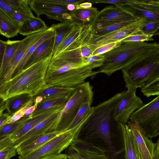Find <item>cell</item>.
Returning <instances> with one entry per match:
<instances>
[{
  "mask_svg": "<svg viewBox=\"0 0 159 159\" xmlns=\"http://www.w3.org/2000/svg\"><path fill=\"white\" fill-rule=\"evenodd\" d=\"M125 92L118 93L93 107V111L82 125L79 137L100 138L104 141L112 155L117 156L122 151L117 150L111 140L113 129L118 123L113 118L114 110Z\"/></svg>",
  "mask_w": 159,
  "mask_h": 159,
  "instance_id": "obj_1",
  "label": "cell"
},
{
  "mask_svg": "<svg viewBox=\"0 0 159 159\" xmlns=\"http://www.w3.org/2000/svg\"><path fill=\"white\" fill-rule=\"evenodd\" d=\"M52 54L22 69L9 80L0 86L2 101L16 95L27 94L33 97L48 88L46 77L52 58Z\"/></svg>",
  "mask_w": 159,
  "mask_h": 159,
  "instance_id": "obj_2",
  "label": "cell"
},
{
  "mask_svg": "<svg viewBox=\"0 0 159 159\" xmlns=\"http://www.w3.org/2000/svg\"><path fill=\"white\" fill-rule=\"evenodd\" d=\"M159 51V43L145 42H122L118 46L104 54L105 61L98 71L111 75L124 69L139 59Z\"/></svg>",
  "mask_w": 159,
  "mask_h": 159,
  "instance_id": "obj_3",
  "label": "cell"
},
{
  "mask_svg": "<svg viewBox=\"0 0 159 159\" xmlns=\"http://www.w3.org/2000/svg\"><path fill=\"white\" fill-rule=\"evenodd\" d=\"M122 70L126 88H142L159 78V51L139 59Z\"/></svg>",
  "mask_w": 159,
  "mask_h": 159,
  "instance_id": "obj_4",
  "label": "cell"
},
{
  "mask_svg": "<svg viewBox=\"0 0 159 159\" xmlns=\"http://www.w3.org/2000/svg\"><path fill=\"white\" fill-rule=\"evenodd\" d=\"M75 91L53 123L54 130L67 131L81 107L87 102H92L93 87L89 82L77 86Z\"/></svg>",
  "mask_w": 159,
  "mask_h": 159,
  "instance_id": "obj_5",
  "label": "cell"
},
{
  "mask_svg": "<svg viewBox=\"0 0 159 159\" xmlns=\"http://www.w3.org/2000/svg\"><path fill=\"white\" fill-rule=\"evenodd\" d=\"M85 121L56 136L33 151L20 155L18 159H44L61 153L78 138L80 130Z\"/></svg>",
  "mask_w": 159,
  "mask_h": 159,
  "instance_id": "obj_6",
  "label": "cell"
},
{
  "mask_svg": "<svg viewBox=\"0 0 159 159\" xmlns=\"http://www.w3.org/2000/svg\"><path fill=\"white\" fill-rule=\"evenodd\" d=\"M129 120L137 123L149 139L159 134V95L134 112Z\"/></svg>",
  "mask_w": 159,
  "mask_h": 159,
  "instance_id": "obj_7",
  "label": "cell"
},
{
  "mask_svg": "<svg viewBox=\"0 0 159 159\" xmlns=\"http://www.w3.org/2000/svg\"><path fill=\"white\" fill-rule=\"evenodd\" d=\"M92 69L87 65L52 77L46 82L48 88L53 87L75 88L84 83L87 78L95 76L99 73L98 71H93Z\"/></svg>",
  "mask_w": 159,
  "mask_h": 159,
  "instance_id": "obj_8",
  "label": "cell"
},
{
  "mask_svg": "<svg viewBox=\"0 0 159 159\" xmlns=\"http://www.w3.org/2000/svg\"><path fill=\"white\" fill-rule=\"evenodd\" d=\"M146 18L143 17L139 21L126 27L104 34H93L92 31L84 44L93 51L97 48L107 43L122 41L135 33L143 25Z\"/></svg>",
  "mask_w": 159,
  "mask_h": 159,
  "instance_id": "obj_9",
  "label": "cell"
},
{
  "mask_svg": "<svg viewBox=\"0 0 159 159\" xmlns=\"http://www.w3.org/2000/svg\"><path fill=\"white\" fill-rule=\"evenodd\" d=\"M66 150L68 159H110L105 148L78 138Z\"/></svg>",
  "mask_w": 159,
  "mask_h": 159,
  "instance_id": "obj_10",
  "label": "cell"
},
{
  "mask_svg": "<svg viewBox=\"0 0 159 159\" xmlns=\"http://www.w3.org/2000/svg\"><path fill=\"white\" fill-rule=\"evenodd\" d=\"M127 89L115 108L113 115V119L123 125L127 124L131 115L144 105L141 98L136 94V89Z\"/></svg>",
  "mask_w": 159,
  "mask_h": 159,
  "instance_id": "obj_11",
  "label": "cell"
},
{
  "mask_svg": "<svg viewBox=\"0 0 159 159\" xmlns=\"http://www.w3.org/2000/svg\"><path fill=\"white\" fill-rule=\"evenodd\" d=\"M134 9L125 3L107 6L99 11L94 22L114 23L140 19L143 17L137 15Z\"/></svg>",
  "mask_w": 159,
  "mask_h": 159,
  "instance_id": "obj_12",
  "label": "cell"
},
{
  "mask_svg": "<svg viewBox=\"0 0 159 159\" xmlns=\"http://www.w3.org/2000/svg\"><path fill=\"white\" fill-rule=\"evenodd\" d=\"M29 4L31 10L38 17L44 14L49 19L61 22L72 21L71 12L65 7L51 3L47 0H29Z\"/></svg>",
  "mask_w": 159,
  "mask_h": 159,
  "instance_id": "obj_13",
  "label": "cell"
},
{
  "mask_svg": "<svg viewBox=\"0 0 159 159\" xmlns=\"http://www.w3.org/2000/svg\"><path fill=\"white\" fill-rule=\"evenodd\" d=\"M127 125L131 130L135 148L140 159H157L156 143L149 139L136 122L130 120Z\"/></svg>",
  "mask_w": 159,
  "mask_h": 159,
  "instance_id": "obj_14",
  "label": "cell"
},
{
  "mask_svg": "<svg viewBox=\"0 0 159 159\" xmlns=\"http://www.w3.org/2000/svg\"><path fill=\"white\" fill-rule=\"evenodd\" d=\"M48 29L30 35L22 39L21 43L9 65L0 76V86L11 78L29 48L46 33Z\"/></svg>",
  "mask_w": 159,
  "mask_h": 159,
  "instance_id": "obj_15",
  "label": "cell"
},
{
  "mask_svg": "<svg viewBox=\"0 0 159 159\" xmlns=\"http://www.w3.org/2000/svg\"><path fill=\"white\" fill-rule=\"evenodd\" d=\"M92 50L86 44L75 48L66 49L52 58L50 64L53 65L74 63L88 65L84 58L92 55Z\"/></svg>",
  "mask_w": 159,
  "mask_h": 159,
  "instance_id": "obj_16",
  "label": "cell"
},
{
  "mask_svg": "<svg viewBox=\"0 0 159 159\" xmlns=\"http://www.w3.org/2000/svg\"><path fill=\"white\" fill-rule=\"evenodd\" d=\"M65 131L55 130L31 137L24 141L17 147V153L20 155L29 152Z\"/></svg>",
  "mask_w": 159,
  "mask_h": 159,
  "instance_id": "obj_17",
  "label": "cell"
},
{
  "mask_svg": "<svg viewBox=\"0 0 159 159\" xmlns=\"http://www.w3.org/2000/svg\"><path fill=\"white\" fill-rule=\"evenodd\" d=\"M64 106L52 107L39 113L28 120L16 131L10 135V138L14 142L52 114L61 112Z\"/></svg>",
  "mask_w": 159,
  "mask_h": 159,
  "instance_id": "obj_18",
  "label": "cell"
},
{
  "mask_svg": "<svg viewBox=\"0 0 159 159\" xmlns=\"http://www.w3.org/2000/svg\"><path fill=\"white\" fill-rule=\"evenodd\" d=\"M21 24L11 16L0 9V33L8 38L16 36Z\"/></svg>",
  "mask_w": 159,
  "mask_h": 159,
  "instance_id": "obj_19",
  "label": "cell"
},
{
  "mask_svg": "<svg viewBox=\"0 0 159 159\" xmlns=\"http://www.w3.org/2000/svg\"><path fill=\"white\" fill-rule=\"evenodd\" d=\"M60 112L53 114L40 122L32 129L16 141L14 142L15 146L17 148L24 141L33 136L54 131L52 124Z\"/></svg>",
  "mask_w": 159,
  "mask_h": 159,
  "instance_id": "obj_20",
  "label": "cell"
},
{
  "mask_svg": "<svg viewBox=\"0 0 159 159\" xmlns=\"http://www.w3.org/2000/svg\"><path fill=\"white\" fill-rule=\"evenodd\" d=\"M124 145L125 159H140L136 151L131 130L126 125L119 124Z\"/></svg>",
  "mask_w": 159,
  "mask_h": 159,
  "instance_id": "obj_21",
  "label": "cell"
},
{
  "mask_svg": "<svg viewBox=\"0 0 159 159\" xmlns=\"http://www.w3.org/2000/svg\"><path fill=\"white\" fill-rule=\"evenodd\" d=\"M54 42V36L47 39L41 43L28 58L22 69L52 54Z\"/></svg>",
  "mask_w": 159,
  "mask_h": 159,
  "instance_id": "obj_22",
  "label": "cell"
},
{
  "mask_svg": "<svg viewBox=\"0 0 159 159\" xmlns=\"http://www.w3.org/2000/svg\"><path fill=\"white\" fill-rule=\"evenodd\" d=\"M48 28L40 18L34 16L21 25L19 33L27 36L45 31Z\"/></svg>",
  "mask_w": 159,
  "mask_h": 159,
  "instance_id": "obj_23",
  "label": "cell"
},
{
  "mask_svg": "<svg viewBox=\"0 0 159 159\" xmlns=\"http://www.w3.org/2000/svg\"><path fill=\"white\" fill-rule=\"evenodd\" d=\"M99 11L96 7L75 10L71 12L72 21L84 25L93 23Z\"/></svg>",
  "mask_w": 159,
  "mask_h": 159,
  "instance_id": "obj_24",
  "label": "cell"
},
{
  "mask_svg": "<svg viewBox=\"0 0 159 159\" xmlns=\"http://www.w3.org/2000/svg\"><path fill=\"white\" fill-rule=\"evenodd\" d=\"M73 94L66 95L42 100L37 104L35 110L29 116L30 117L32 118L39 113L52 107L64 106Z\"/></svg>",
  "mask_w": 159,
  "mask_h": 159,
  "instance_id": "obj_25",
  "label": "cell"
},
{
  "mask_svg": "<svg viewBox=\"0 0 159 159\" xmlns=\"http://www.w3.org/2000/svg\"><path fill=\"white\" fill-rule=\"evenodd\" d=\"M73 24L74 22L72 21H66L53 24L51 25L55 33L52 58L54 56L58 47L71 29Z\"/></svg>",
  "mask_w": 159,
  "mask_h": 159,
  "instance_id": "obj_26",
  "label": "cell"
},
{
  "mask_svg": "<svg viewBox=\"0 0 159 159\" xmlns=\"http://www.w3.org/2000/svg\"><path fill=\"white\" fill-rule=\"evenodd\" d=\"M33 99L27 94L16 95L5 101L7 113L11 117L16 112L25 106Z\"/></svg>",
  "mask_w": 159,
  "mask_h": 159,
  "instance_id": "obj_27",
  "label": "cell"
},
{
  "mask_svg": "<svg viewBox=\"0 0 159 159\" xmlns=\"http://www.w3.org/2000/svg\"><path fill=\"white\" fill-rule=\"evenodd\" d=\"M22 41L21 40L6 41V45L3 59L0 62V76L9 65Z\"/></svg>",
  "mask_w": 159,
  "mask_h": 159,
  "instance_id": "obj_28",
  "label": "cell"
},
{
  "mask_svg": "<svg viewBox=\"0 0 159 159\" xmlns=\"http://www.w3.org/2000/svg\"><path fill=\"white\" fill-rule=\"evenodd\" d=\"M75 88L51 87L42 90L33 97V98L39 97L43 100L65 95L73 94L75 92Z\"/></svg>",
  "mask_w": 159,
  "mask_h": 159,
  "instance_id": "obj_29",
  "label": "cell"
},
{
  "mask_svg": "<svg viewBox=\"0 0 159 159\" xmlns=\"http://www.w3.org/2000/svg\"><path fill=\"white\" fill-rule=\"evenodd\" d=\"M17 153V148L10 135L0 138V159H10Z\"/></svg>",
  "mask_w": 159,
  "mask_h": 159,
  "instance_id": "obj_30",
  "label": "cell"
},
{
  "mask_svg": "<svg viewBox=\"0 0 159 159\" xmlns=\"http://www.w3.org/2000/svg\"><path fill=\"white\" fill-rule=\"evenodd\" d=\"M54 36L55 33L53 29L51 26L48 28L46 33L39 40L30 47L21 61L15 70L12 77L22 70L24 64L28 58L41 43L47 39Z\"/></svg>",
  "mask_w": 159,
  "mask_h": 159,
  "instance_id": "obj_31",
  "label": "cell"
},
{
  "mask_svg": "<svg viewBox=\"0 0 159 159\" xmlns=\"http://www.w3.org/2000/svg\"><path fill=\"white\" fill-rule=\"evenodd\" d=\"M86 65H87L74 63H67L59 65L49 64L46 75V82L52 77L66 72L71 70Z\"/></svg>",
  "mask_w": 159,
  "mask_h": 159,
  "instance_id": "obj_32",
  "label": "cell"
},
{
  "mask_svg": "<svg viewBox=\"0 0 159 159\" xmlns=\"http://www.w3.org/2000/svg\"><path fill=\"white\" fill-rule=\"evenodd\" d=\"M29 0H0V9L13 16L16 11L29 5Z\"/></svg>",
  "mask_w": 159,
  "mask_h": 159,
  "instance_id": "obj_33",
  "label": "cell"
},
{
  "mask_svg": "<svg viewBox=\"0 0 159 159\" xmlns=\"http://www.w3.org/2000/svg\"><path fill=\"white\" fill-rule=\"evenodd\" d=\"M92 103L87 102L81 107L67 130L76 127L90 115L93 108L91 107Z\"/></svg>",
  "mask_w": 159,
  "mask_h": 159,
  "instance_id": "obj_34",
  "label": "cell"
},
{
  "mask_svg": "<svg viewBox=\"0 0 159 159\" xmlns=\"http://www.w3.org/2000/svg\"><path fill=\"white\" fill-rule=\"evenodd\" d=\"M31 118L24 116L14 122L7 123L0 128V138L11 135Z\"/></svg>",
  "mask_w": 159,
  "mask_h": 159,
  "instance_id": "obj_35",
  "label": "cell"
},
{
  "mask_svg": "<svg viewBox=\"0 0 159 159\" xmlns=\"http://www.w3.org/2000/svg\"><path fill=\"white\" fill-rule=\"evenodd\" d=\"M142 18L139 19L114 23L100 29L96 30H92V32L93 34L97 35L104 34L128 26L139 21Z\"/></svg>",
  "mask_w": 159,
  "mask_h": 159,
  "instance_id": "obj_36",
  "label": "cell"
},
{
  "mask_svg": "<svg viewBox=\"0 0 159 159\" xmlns=\"http://www.w3.org/2000/svg\"><path fill=\"white\" fill-rule=\"evenodd\" d=\"M159 28V21L146 19L143 26L136 32L153 36Z\"/></svg>",
  "mask_w": 159,
  "mask_h": 159,
  "instance_id": "obj_37",
  "label": "cell"
},
{
  "mask_svg": "<svg viewBox=\"0 0 159 159\" xmlns=\"http://www.w3.org/2000/svg\"><path fill=\"white\" fill-rule=\"evenodd\" d=\"M128 2L141 6L159 15V0H128Z\"/></svg>",
  "mask_w": 159,
  "mask_h": 159,
  "instance_id": "obj_38",
  "label": "cell"
},
{
  "mask_svg": "<svg viewBox=\"0 0 159 159\" xmlns=\"http://www.w3.org/2000/svg\"><path fill=\"white\" fill-rule=\"evenodd\" d=\"M125 3L128 6L134 9L139 16L146 19L159 21V15L139 6L129 3L128 0Z\"/></svg>",
  "mask_w": 159,
  "mask_h": 159,
  "instance_id": "obj_39",
  "label": "cell"
},
{
  "mask_svg": "<svg viewBox=\"0 0 159 159\" xmlns=\"http://www.w3.org/2000/svg\"><path fill=\"white\" fill-rule=\"evenodd\" d=\"M13 16L21 25L25 21L35 16L33 14L29 5L16 11Z\"/></svg>",
  "mask_w": 159,
  "mask_h": 159,
  "instance_id": "obj_40",
  "label": "cell"
},
{
  "mask_svg": "<svg viewBox=\"0 0 159 159\" xmlns=\"http://www.w3.org/2000/svg\"><path fill=\"white\" fill-rule=\"evenodd\" d=\"M143 95L148 98L159 95V78L144 86L141 89Z\"/></svg>",
  "mask_w": 159,
  "mask_h": 159,
  "instance_id": "obj_41",
  "label": "cell"
},
{
  "mask_svg": "<svg viewBox=\"0 0 159 159\" xmlns=\"http://www.w3.org/2000/svg\"><path fill=\"white\" fill-rule=\"evenodd\" d=\"M84 60L89 63L88 66L93 69L102 66L105 62V57L104 54H102L85 57Z\"/></svg>",
  "mask_w": 159,
  "mask_h": 159,
  "instance_id": "obj_42",
  "label": "cell"
},
{
  "mask_svg": "<svg viewBox=\"0 0 159 159\" xmlns=\"http://www.w3.org/2000/svg\"><path fill=\"white\" fill-rule=\"evenodd\" d=\"M121 43V41H119L102 46L93 51L92 56L103 54L118 46Z\"/></svg>",
  "mask_w": 159,
  "mask_h": 159,
  "instance_id": "obj_43",
  "label": "cell"
},
{
  "mask_svg": "<svg viewBox=\"0 0 159 159\" xmlns=\"http://www.w3.org/2000/svg\"><path fill=\"white\" fill-rule=\"evenodd\" d=\"M137 32V31H136ZM136 32L134 34L124 39L122 42H144L146 41H153V36L143 34H138Z\"/></svg>",
  "mask_w": 159,
  "mask_h": 159,
  "instance_id": "obj_44",
  "label": "cell"
},
{
  "mask_svg": "<svg viewBox=\"0 0 159 159\" xmlns=\"http://www.w3.org/2000/svg\"><path fill=\"white\" fill-rule=\"evenodd\" d=\"M34 103V101L33 98L25 106L13 115L8 121L7 123L14 122L24 117L27 109L33 106Z\"/></svg>",
  "mask_w": 159,
  "mask_h": 159,
  "instance_id": "obj_45",
  "label": "cell"
},
{
  "mask_svg": "<svg viewBox=\"0 0 159 159\" xmlns=\"http://www.w3.org/2000/svg\"><path fill=\"white\" fill-rule=\"evenodd\" d=\"M51 3L66 7L69 4L73 3L78 7L79 4L82 3L84 0H47ZM78 8L77 9H78Z\"/></svg>",
  "mask_w": 159,
  "mask_h": 159,
  "instance_id": "obj_46",
  "label": "cell"
},
{
  "mask_svg": "<svg viewBox=\"0 0 159 159\" xmlns=\"http://www.w3.org/2000/svg\"><path fill=\"white\" fill-rule=\"evenodd\" d=\"M127 0H88L87 1L93 3H107L116 5L127 2Z\"/></svg>",
  "mask_w": 159,
  "mask_h": 159,
  "instance_id": "obj_47",
  "label": "cell"
},
{
  "mask_svg": "<svg viewBox=\"0 0 159 159\" xmlns=\"http://www.w3.org/2000/svg\"><path fill=\"white\" fill-rule=\"evenodd\" d=\"M11 117L7 112L0 115V128L7 124Z\"/></svg>",
  "mask_w": 159,
  "mask_h": 159,
  "instance_id": "obj_48",
  "label": "cell"
},
{
  "mask_svg": "<svg viewBox=\"0 0 159 159\" xmlns=\"http://www.w3.org/2000/svg\"><path fill=\"white\" fill-rule=\"evenodd\" d=\"M6 41L2 40H0V62H1L4 54L6 48Z\"/></svg>",
  "mask_w": 159,
  "mask_h": 159,
  "instance_id": "obj_49",
  "label": "cell"
},
{
  "mask_svg": "<svg viewBox=\"0 0 159 159\" xmlns=\"http://www.w3.org/2000/svg\"><path fill=\"white\" fill-rule=\"evenodd\" d=\"M44 159H68L66 154H61L54 155L47 157Z\"/></svg>",
  "mask_w": 159,
  "mask_h": 159,
  "instance_id": "obj_50",
  "label": "cell"
},
{
  "mask_svg": "<svg viewBox=\"0 0 159 159\" xmlns=\"http://www.w3.org/2000/svg\"><path fill=\"white\" fill-rule=\"evenodd\" d=\"M92 3L89 2H82L79 4L76 10L89 9L92 7Z\"/></svg>",
  "mask_w": 159,
  "mask_h": 159,
  "instance_id": "obj_51",
  "label": "cell"
},
{
  "mask_svg": "<svg viewBox=\"0 0 159 159\" xmlns=\"http://www.w3.org/2000/svg\"><path fill=\"white\" fill-rule=\"evenodd\" d=\"M37 106V104L34 103L32 107L28 108L26 110L24 116H29L31 115L34 111Z\"/></svg>",
  "mask_w": 159,
  "mask_h": 159,
  "instance_id": "obj_52",
  "label": "cell"
},
{
  "mask_svg": "<svg viewBox=\"0 0 159 159\" xmlns=\"http://www.w3.org/2000/svg\"><path fill=\"white\" fill-rule=\"evenodd\" d=\"M66 7L68 11L71 12L77 9L78 6L74 4L70 3L67 5Z\"/></svg>",
  "mask_w": 159,
  "mask_h": 159,
  "instance_id": "obj_53",
  "label": "cell"
},
{
  "mask_svg": "<svg viewBox=\"0 0 159 159\" xmlns=\"http://www.w3.org/2000/svg\"><path fill=\"white\" fill-rule=\"evenodd\" d=\"M156 144V154L157 159H159V137L157 141Z\"/></svg>",
  "mask_w": 159,
  "mask_h": 159,
  "instance_id": "obj_54",
  "label": "cell"
},
{
  "mask_svg": "<svg viewBox=\"0 0 159 159\" xmlns=\"http://www.w3.org/2000/svg\"><path fill=\"white\" fill-rule=\"evenodd\" d=\"M156 35H159V31H157L156 34Z\"/></svg>",
  "mask_w": 159,
  "mask_h": 159,
  "instance_id": "obj_55",
  "label": "cell"
}]
</instances>
